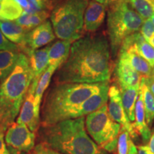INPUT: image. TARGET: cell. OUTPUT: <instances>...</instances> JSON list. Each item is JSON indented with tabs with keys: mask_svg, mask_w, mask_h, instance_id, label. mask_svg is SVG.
<instances>
[{
	"mask_svg": "<svg viewBox=\"0 0 154 154\" xmlns=\"http://www.w3.org/2000/svg\"><path fill=\"white\" fill-rule=\"evenodd\" d=\"M109 40L103 34L88 35L73 42L67 59L57 69L55 84L109 82L112 74Z\"/></svg>",
	"mask_w": 154,
	"mask_h": 154,
	"instance_id": "6da1fadb",
	"label": "cell"
},
{
	"mask_svg": "<svg viewBox=\"0 0 154 154\" xmlns=\"http://www.w3.org/2000/svg\"><path fill=\"white\" fill-rule=\"evenodd\" d=\"M103 84H55L46 94L40 108V126H49L73 119L80 106L99 91Z\"/></svg>",
	"mask_w": 154,
	"mask_h": 154,
	"instance_id": "7a4b0ae2",
	"label": "cell"
},
{
	"mask_svg": "<svg viewBox=\"0 0 154 154\" xmlns=\"http://www.w3.org/2000/svg\"><path fill=\"white\" fill-rule=\"evenodd\" d=\"M38 143L62 154H107L86 131L85 116L40 126Z\"/></svg>",
	"mask_w": 154,
	"mask_h": 154,
	"instance_id": "3957f363",
	"label": "cell"
},
{
	"mask_svg": "<svg viewBox=\"0 0 154 154\" xmlns=\"http://www.w3.org/2000/svg\"><path fill=\"white\" fill-rule=\"evenodd\" d=\"M32 79L29 57L20 52L14 70L0 84V124L7 129L18 116Z\"/></svg>",
	"mask_w": 154,
	"mask_h": 154,
	"instance_id": "277c9868",
	"label": "cell"
},
{
	"mask_svg": "<svg viewBox=\"0 0 154 154\" xmlns=\"http://www.w3.org/2000/svg\"><path fill=\"white\" fill-rule=\"evenodd\" d=\"M88 0H62L56 4L50 17L55 36L75 42L84 32V17Z\"/></svg>",
	"mask_w": 154,
	"mask_h": 154,
	"instance_id": "5b68a950",
	"label": "cell"
},
{
	"mask_svg": "<svg viewBox=\"0 0 154 154\" xmlns=\"http://www.w3.org/2000/svg\"><path fill=\"white\" fill-rule=\"evenodd\" d=\"M144 19L133 9L127 0L109 6L107 13V31L111 54H118L127 36L139 32Z\"/></svg>",
	"mask_w": 154,
	"mask_h": 154,
	"instance_id": "8992f818",
	"label": "cell"
},
{
	"mask_svg": "<svg viewBox=\"0 0 154 154\" xmlns=\"http://www.w3.org/2000/svg\"><path fill=\"white\" fill-rule=\"evenodd\" d=\"M85 126L88 134L101 148L118 139L121 128V125L111 118L107 104L86 116Z\"/></svg>",
	"mask_w": 154,
	"mask_h": 154,
	"instance_id": "52a82bcc",
	"label": "cell"
},
{
	"mask_svg": "<svg viewBox=\"0 0 154 154\" xmlns=\"http://www.w3.org/2000/svg\"><path fill=\"white\" fill-rule=\"evenodd\" d=\"M36 135L24 124L13 122L5 133L7 147L24 153H30L35 147Z\"/></svg>",
	"mask_w": 154,
	"mask_h": 154,
	"instance_id": "ba28073f",
	"label": "cell"
},
{
	"mask_svg": "<svg viewBox=\"0 0 154 154\" xmlns=\"http://www.w3.org/2000/svg\"><path fill=\"white\" fill-rule=\"evenodd\" d=\"M109 99L108 111L111 118L128 131L129 136L132 138H136L137 136V132L134 128L133 124L128 120L125 112L121 99V89L116 84H112L109 86Z\"/></svg>",
	"mask_w": 154,
	"mask_h": 154,
	"instance_id": "9c48e42d",
	"label": "cell"
},
{
	"mask_svg": "<svg viewBox=\"0 0 154 154\" xmlns=\"http://www.w3.org/2000/svg\"><path fill=\"white\" fill-rule=\"evenodd\" d=\"M38 84L32 82L17 116V123L24 124L31 131L38 132L40 128V116L36 114L34 108V94Z\"/></svg>",
	"mask_w": 154,
	"mask_h": 154,
	"instance_id": "30bf717a",
	"label": "cell"
},
{
	"mask_svg": "<svg viewBox=\"0 0 154 154\" xmlns=\"http://www.w3.org/2000/svg\"><path fill=\"white\" fill-rule=\"evenodd\" d=\"M55 37L51 22L46 20L28 32L26 37L25 49L22 51V53L27 56L32 50L38 49L47 45L54 41Z\"/></svg>",
	"mask_w": 154,
	"mask_h": 154,
	"instance_id": "8fae6325",
	"label": "cell"
},
{
	"mask_svg": "<svg viewBox=\"0 0 154 154\" xmlns=\"http://www.w3.org/2000/svg\"><path fill=\"white\" fill-rule=\"evenodd\" d=\"M107 5L94 0L88 2L84 17V32H95L104 22Z\"/></svg>",
	"mask_w": 154,
	"mask_h": 154,
	"instance_id": "7c38bea8",
	"label": "cell"
},
{
	"mask_svg": "<svg viewBox=\"0 0 154 154\" xmlns=\"http://www.w3.org/2000/svg\"><path fill=\"white\" fill-rule=\"evenodd\" d=\"M109 82H103L101 88L88 99L86 100L74 115V119L80 118V117L86 116L88 114L94 111H97L103 106L106 104L109 99Z\"/></svg>",
	"mask_w": 154,
	"mask_h": 154,
	"instance_id": "4fadbf2b",
	"label": "cell"
},
{
	"mask_svg": "<svg viewBox=\"0 0 154 154\" xmlns=\"http://www.w3.org/2000/svg\"><path fill=\"white\" fill-rule=\"evenodd\" d=\"M115 74L120 88L126 87L140 88L142 76L126 61L118 58Z\"/></svg>",
	"mask_w": 154,
	"mask_h": 154,
	"instance_id": "5bb4252c",
	"label": "cell"
},
{
	"mask_svg": "<svg viewBox=\"0 0 154 154\" xmlns=\"http://www.w3.org/2000/svg\"><path fill=\"white\" fill-rule=\"evenodd\" d=\"M136 44V43L124 51H119L118 53L119 58L126 61L141 76L149 77L151 74L152 67L137 52Z\"/></svg>",
	"mask_w": 154,
	"mask_h": 154,
	"instance_id": "9a60e30c",
	"label": "cell"
},
{
	"mask_svg": "<svg viewBox=\"0 0 154 154\" xmlns=\"http://www.w3.org/2000/svg\"><path fill=\"white\" fill-rule=\"evenodd\" d=\"M48 51L49 46L42 49L32 50L27 56L33 74V82L38 83L40 77L49 66Z\"/></svg>",
	"mask_w": 154,
	"mask_h": 154,
	"instance_id": "2e32d148",
	"label": "cell"
},
{
	"mask_svg": "<svg viewBox=\"0 0 154 154\" xmlns=\"http://www.w3.org/2000/svg\"><path fill=\"white\" fill-rule=\"evenodd\" d=\"M0 29L9 41L19 47V51L25 49L26 34L29 32L12 21H0Z\"/></svg>",
	"mask_w": 154,
	"mask_h": 154,
	"instance_id": "e0dca14e",
	"label": "cell"
},
{
	"mask_svg": "<svg viewBox=\"0 0 154 154\" xmlns=\"http://www.w3.org/2000/svg\"><path fill=\"white\" fill-rule=\"evenodd\" d=\"M73 42L68 40H57L51 46H49V66H56L59 69L66 61Z\"/></svg>",
	"mask_w": 154,
	"mask_h": 154,
	"instance_id": "ac0fdd59",
	"label": "cell"
},
{
	"mask_svg": "<svg viewBox=\"0 0 154 154\" xmlns=\"http://www.w3.org/2000/svg\"><path fill=\"white\" fill-rule=\"evenodd\" d=\"M135 122L133 123V126L138 133L143 139L146 141L149 140L151 136V132L149 126L146 124L145 109H144V103L143 99V93L141 89L139 88L138 99L136 100V106H135Z\"/></svg>",
	"mask_w": 154,
	"mask_h": 154,
	"instance_id": "d6986e66",
	"label": "cell"
},
{
	"mask_svg": "<svg viewBox=\"0 0 154 154\" xmlns=\"http://www.w3.org/2000/svg\"><path fill=\"white\" fill-rule=\"evenodd\" d=\"M58 69L57 67L54 66H49L43 73L42 76L38 80L37 86H36L35 94H34V108L36 114L40 116V108L41 103L43 99L44 92L49 87L50 82H51V77L54 74V72Z\"/></svg>",
	"mask_w": 154,
	"mask_h": 154,
	"instance_id": "ffe728a7",
	"label": "cell"
},
{
	"mask_svg": "<svg viewBox=\"0 0 154 154\" xmlns=\"http://www.w3.org/2000/svg\"><path fill=\"white\" fill-rule=\"evenodd\" d=\"M19 53L18 51L0 50V84L14 70Z\"/></svg>",
	"mask_w": 154,
	"mask_h": 154,
	"instance_id": "44dd1931",
	"label": "cell"
},
{
	"mask_svg": "<svg viewBox=\"0 0 154 154\" xmlns=\"http://www.w3.org/2000/svg\"><path fill=\"white\" fill-rule=\"evenodd\" d=\"M120 89L125 112L128 120L133 123L135 121V106L138 99L139 88L126 87Z\"/></svg>",
	"mask_w": 154,
	"mask_h": 154,
	"instance_id": "7402d4cb",
	"label": "cell"
},
{
	"mask_svg": "<svg viewBox=\"0 0 154 154\" xmlns=\"http://www.w3.org/2000/svg\"><path fill=\"white\" fill-rule=\"evenodd\" d=\"M49 12L50 11L43 10L34 14H27L23 11L21 17L16 20V22L25 30L29 32L47 20V18L51 14Z\"/></svg>",
	"mask_w": 154,
	"mask_h": 154,
	"instance_id": "603a6c76",
	"label": "cell"
},
{
	"mask_svg": "<svg viewBox=\"0 0 154 154\" xmlns=\"http://www.w3.org/2000/svg\"><path fill=\"white\" fill-rule=\"evenodd\" d=\"M23 11L22 7L14 0L0 1V21H16Z\"/></svg>",
	"mask_w": 154,
	"mask_h": 154,
	"instance_id": "cb8c5ba5",
	"label": "cell"
},
{
	"mask_svg": "<svg viewBox=\"0 0 154 154\" xmlns=\"http://www.w3.org/2000/svg\"><path fill=\"white\" fill-rule=\"evenodd\" d=\"M140 88L143 93L146 124L149 126H151L154 120V96L150 91L149 86L146 84L145 76H142Z\"/></svg>",
	"mask_w": 154,
	"mask_h": 154,
	"instance_id": "d4e9b609",
	"label": "cell"
},
{
	"mask_svg": "<svg viewBox=\"0 0 154 154\" xmlns=\"http://www.w3.org/2000/svg\"><path fill=\"white\" fill-rule=\"evenodd\" d=\"M143 19H150L154 14V0H127Z\"/></svg>",
	"mask_w": 154,
	"mask_h": 154,
	"instance_id": "484cf974",
	"label": "cell"
},
{
	"mask_svg": "<svg viewBox=\"0 0 154 154\" xmlns=\"http://www.w3.org/2000/svg\"><path fill=\"white\" fill-rule=\"evenodd\" d=\"M136 49L140 57L149 63L152 68L154 67V47L150 44L142 35L136 42Z\"/></svg>",
	"mask_w": 154,
	"mask_h": 154,
	"instance_id": "4316f807",
	"label": "cell"
},
{
	"mask_svg": "<svg viewBox=\"0 0 154 154\" xmlns=\"http://www.w3.org/2000/svg\"><path fill=\"white\" fill-rule=\"evenodd\" d=\"M129 134L128 131L121 127L118 137L117 153L118 154H128V140Z\"/></svg>",
	"mask_w": 154,
	"mask_h": 154,
	"instance_id": "83f0119b",
	"label": "cell"
},
{
	"mask_svg": "<svg viewBox=\"0 0 154 154\" xmlns=\"http://www.w3.org/2000/svg\"><path fill=\"white\" fill-rule=\"evenodd\" d=\"M139 32L147 42H149L150 38L154 36V24L151 19H144L143 24L140 28Z\"/></svg>",
	"mask_w": 154,
	"mask_h": 154,
	"instance_id": "f1b7e54d",
	"label": "cell"
},
{
	"mask_svg": "<svg viewBox=\"0 0 154 154\" xmlns=\"http://www.w3.org/2000/svg\"><path fill=\"white\" fill-rule=\"evenodd\" d=\"M0 50H11V51H19L18 46L9 41L8 38L4 35L1 29H0Z\"/></svg>",
	"mask_w": 154,
	"mask_h": 154,
	"instance_id": "f546056e",
	"label": "cell"
},
{
	"mask_svg": "<svg viewBox=\"0 0 154 154\" xmlns=\"http://www.w3.org/2000/svg\"><path fill=\"white\" fill-rule=\"evenodd\" d=\"M29 2L35 5L38 8L48 11H51L54 7V3L51 0H28Z\"/></svg>",
	"mask_w": 154,
	"mask_h": 154,
	"instance_id": "4dcf8cb0",
	"label": "cell"
},
{
	"mask_svg": "<svg viewBox=\"0 0 154 154\" xmlns=\"http://www.w3.org/2000/svg\"><path fill=\"white\" fill-rule=\"evenodd\" d=\"M32 154H62L54 150L50 149L44 144L42 143H38L37 145L35 146L34 149L32 150Z\"/></svg>",
	"mask_w": 154,
	"mask_h": 154,
	"instance_id": "1f68e13d",
	"label": "cell"
},
{
	"mask_svg": "<svg viewBox=\"0 0 154 154\" xmlns=\"http://www.w3.org/2000/svg\"><path fill=\"white\" fill-rule=\"evenodd\" d=\"M7 128L0 124V154H9L5 143V133Z\"/></svg>",
	"mask_w": 154,
	"mask_h": 154,
	"instance_id": "d6a6232c",
	"label": "cell"
},
{
	"mask_svg": "<svg viewBox=\"0 0 154 154\" xmlns=\"http://www.w3.org/2000/svg\"><path fill=\"white\" fill-rule=\"evenodd\" d=\"M138 154H154L149 146H139L138 147Z\"/></svg>",
	"mask_w": 154,
	"mask_h": 154,
	"instance_id": "836d02e7",
	"label": "cell"
},
{
	"mask_svg": "<svg viewBox=\"0 0 154 154\" xmlns=\"http://www.w3.org/2000/svg\"><path fill=\"white\" fill-rule=\"evenodd\" d=\"M145 82L147 86H149L150 91H151L152 94L154 96V79L150 78V77H146L145 76Z\"/></svg>",
	"mask_w": 154,
	"mask_h": 154,
	"instance_id": "e575fe53",
	"label": "cell"
},
{
	"mask_svg": "<svg viewBox=\"0 0 154 154\" xmlns=\"http://www.w3.org/2000/svg\"><path fill=\"white\" fill-rule=\"evenodd\" d=\"M128 154H138L137 148L130 138L128 140Z\"/></svg>",
	"mask_w": 154,
	"mask_h": 154,
	"instance_id": "d590c367",
	"label": "cell"
},
{
	"mask_svg": "<svg viewBox=\"0 0 154 154\" xmlns=\"http://www.w3.org/2000/svg\"><path fill=\"white\" fill-rule=\"evenodd\" d=\"M94 1L97 2H99L101 4H103V5L110 6L112 5L113 4L120 2L121 1H124V0H94Z\"/></svg>",
	"mask_w": 154,
	"mask_h": 154,
	"instance_id": "8d00e7d4",
	"label": "cell"
},
{
	"mask_svg": "<svg viewBox=\"0 0 154 154\" xmlns=\"http://www.w3.org/2000/svg\"><path fill=\"white\" fill-rule=\"evenodd\" d=\"M14 1L22 7L23 10L28 8L29 6V2L28 0H14Z\"/></svg>",
	"mask_w": 154,
	"mask_h": 154,
	"instance_id": "74e56055",
	"label": "cell"
},
{
	"mask_svg": "<svg viewBox=\"0 0 154 154\" xmlns=\"http://www.w3.org/2000/svg\"><path fill=\"white\" fill-rule=\"evenodd\" d=\"M149 147L151 149V151L154 153V133L151 135V138H150Z\"/></svg>",
	"mask_w": 154,
	"mask_h": 154,
	"instance_id": "f35d334b",
	"label": "cell"
},
{
	"mask_svg": "<svg viewBox=\"0 0 154 154\" xmlns=\"http://www.w3.org/2000/svg\"><path fill=\"white\" fill-rule=\"evenodd\" d=\"M7 149H8V151H9V154H26L25 153H24V152L18 151H17V150H14V149H11V148L7 147Z\"/></svg>",
	"mask_w": 154,
	"mask_h": 154,
	"instance_id": "ab89813d",
	"label": "cell"
},
{
	"mask_svg": "<svg viewBox=\"0 0 154 154\" xmlns=\"http://www.w3.org/2000/svg\"><path fill=\"white\" fill-rule=\"evenodd\" d=\"M148 42H149V43L151 44L152 47H154V36H153V37H151V38H150Z\"/></svg>",
	"mask_w": 154,
	"mask_h": 154,
	"instance_id": "60d3db41",
	"label": "cell"
},
{
	"mask_svg": "<svg viewBox=\"0 0 154 154\" xmlns=\"http://www.w3.org/2000/svg\"><path fill=\"white\" fill-rule=\"evenodd\" d=\"M149 77H150V78H151V79H154V67H153V68H152L151 74V76H150Z\"/></svg>",
	"mask_w": 154,
	"mask_h": 154,
	"instance_id": "b9f144b4",
	"label": "cell"
},
{
	"mask_svg": "<svg viewBox=\"0 0 154 154\" xmlns=\"http://www.w3.org/2000/svg\"><path fill=\"white\" fill-rule=\"evenodd\" d=\"M51 1H52L54 3H55V4H57V3L60 2L62 1V0H51Z\"/></svg>",
	"mask_w": 154,
	"mask_h": 154,
	"instance_id": "7bdbcfd3",
	"label": "cell"
},
{
	"mask_svg": "<svg viewBox=\"0 0 154 154\" xmlns=\"http://www.w3.org/2000/svg\"><path fill=\"white\" fill-rule=\"evenodd\" d=\"M150 19H151V22H153V24H154V14L153 15V16H152V17H151V18H150Z\"/></svg>",
	"mask_w": 154,
	"mask_h": 154,
	"instance_id": "ee69618b",
	"label": "cell"
},
{
	"mask_svg": "<svg viewBox=\"0 0 154 154\" xmlns=\"http://www.w3.org/2000/svg\"><path fill=\"white\" fill-rule=\"evenodd\" d=\"M0 1H2V0H0Z\"/></svg>",
	"mask_w": 154,
	"mask_h": 154,
	"instance_id": "f6af8a7d",
	"label": "cell"
},
{
	"mask_svg": "<svg viewBox=\"0 0 154 154\" xmlns=\"http://www.w3.org/2000/svg\"><path fill=\"white\" fill-rule=\"evenodd\" d=\"M31 154H32V153H31Z\"/></svg>",
	"mask_w": 154,
	"mask_h": 154,
	"instance_id": "bcb514c9",
	"label": "cell"
}]
</instances>
